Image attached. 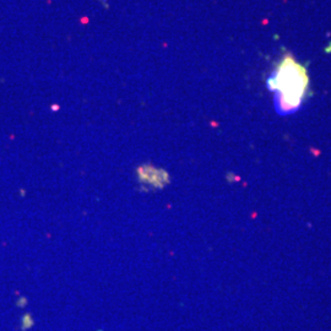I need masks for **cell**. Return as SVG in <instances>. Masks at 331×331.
<instances>
[{
  "instance_id": "obj_1",
  "label": "cell",
  "mask_w": 331,
  "mask_h": 331,
  "mask_svg": "<svg viewBox=\"0 0 331 331\" xmlns=\"http://www.w3.org/2000/svg\"><path fill=\"white\" fill-rule=\"evenodd\" d=\"M268 87L279 95L282 112H292L302 105L309 87L307 70L293 57H284L268 80Z\"/></svg>"
},
{
  "instance_id": "obj_2",
  "label": "cell",
  "mask_w": 331,
  "mask_h": 331,
  "mask_svg": "<svg viewBox=\"0 0 331 331\" xmlns=\"http://www.w3.org/2000/svg\"><path fill=\"white\" fill-rule=\"evenodd\" d=\"M138 178L142 184L151 185L152 188H163L170 183V175L164 170H158L154 166H141L138 170Z\"/></svg>"
}]
</instances>
